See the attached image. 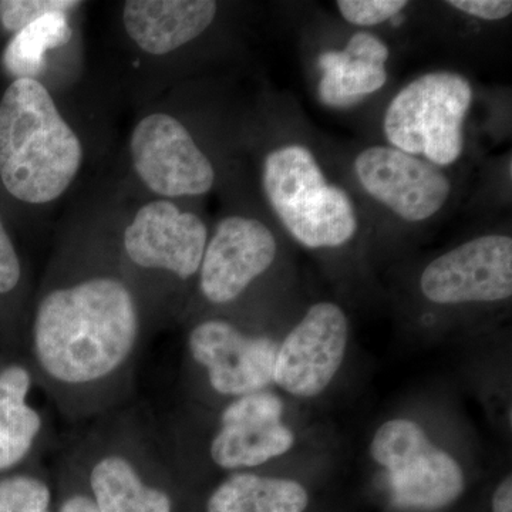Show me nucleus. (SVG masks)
Returning a JSON list of instances; mask_svg holds the SVG:
<instances>
[{
  "label": "nucleus",
  "mask_w": 512,
  "mask_h": 512,
  "mask_svg": "<svg viewBox=\"0 0 512 512\" xmlns=\"http://www.w3.org/2000/svg\"><path fill=\"white\" fill-rule=\"evenodd\" d=\"M30 389L28 370L9 366L0 372V410L25 404Z\"/></svg>",
  "instance_id": "a878e982"
},
{
  "label": "nucleus",
  "mask_w": 512,
  "mask_h": 512,
  "mask_svg": "<svg viewBox=\"0 0 512 512\" xmlns=\"http://www.w3.org/2000/svg\"><path fill=\"white\" fill-rule=\"evenodd\" d=\"M262 185L272 210L303 247L336 248L355 237L357 217L348 192L326 181L308 148L291 144L269 153Z\"/></svg>",
  "instance_id": "7ed1b4c3"
},
{
  "label": "nucleus",
  "mask_w": 512,
  "mask_h": 512,
  "mask_svg": "<svg viewBox=\"0 0 512 512\" xmlns=\"http://www.w3.org/2000/svg\"><path fill=\"white\" fill-rule=\"evenodd\" d=\"M82 6L79 0H0V25L16 35L43 16L76 13Z\"/></svg>",
  "instance_id": "4be33fe9"
},
{
  "label": "nucleus",
  "mask_w": 512,
  "mask_h": 512,
  "mask_svg": "<svg viewBox=\"0 0 512 512\" xmlns=\"http://www.w3.org/2000/svg\"><path fill=\"white\" fill-rule=\"evenodd\" d=\"M82 137L45 83L15 79L0 99V181L15 200L49 208L82 173Z\"/></svg>",
  "instance_id": "f03ea898"
},
{
  "label": "nucleus",
  "mask_w": 512,
  "mask_h": 512,
  "mask_svg": "<svg viewBox=\"0 0 512 512\" xmlns=\"http://www.w3.org/2000/svg\"><path fill=\"white\" fill-rule=\"evenodd\" d=\"M188 350L195 363L207 370L212 389L222 396L261 392L274 383L275 340L245 335L227 320L208 319L194 326Z\"/></svg>",
  "instance_id": "9d476101"
},
{
  "label": "nucleus",
  "mask_w": 512,
  "mask_h": 512,
  "mask_svg": "<svg viewBox=\"0 0 512 512\" xmlns=\"http://www.w3.org/2000/svg\"><path fill=\"white\" fill-rule=\"evenodd\" d=\"M217 13L212 0H128L121 3L120 26L131 49L158 62L204 35Z\"/></svg>",
  "instance_id": "f8f14e48"
},
{
  "label": "nucleus",
  "mask_w": 512,
  "mask_h": 512,
  "mask_svg": "<svg viewBox=\"0 0 512 512\" xmlns=\"http://www.w3.org/2000/svg\"><path fill=\"white\" fill-rule=\"evenodd\" d=\"M284 402L278 394L261 392L235 397L221 413V427L258 426V424L281 423Z\"/></svg>",
  "instance_id": "412c9836"
},
{
  "label": "nucleus",
  "mask_w": 512,
  "mask_h": 512,
  "mask_svg": "<svg viewBox=\"0 0 512 512\" xmlns=\"http://www.w3.org/2000/svg\"><path fill=\"white\" fill-rule=\"evenodd\" d=\"M309 501L299 481L237 473L215 488L207 512H305Z\"/></svg>",
  "instance_id": "4468645a"
},
{
  "label": "nucleus",
  "mask_w": 512,
  "mask_h": 512,
  "mask_svg": "<svg viewBox=\"0 0 512 512\" xmlns=\"http://www.w3.org/2000/svg\"><path fill=\"white\" fill-rule=\"evenodd\" d=\"M49 485L29 476L0 481V512H50Z\"/></svg>",
  "instance_id": "5701e85b"
},
{
  "label": "nucleus",
  "mask_w": 512,
  "mask_h": 512,
  "mask_svg": "<svg viewBox=\"0 0 512 512\" xmlns=\"http://www.w3.org/2000/svg\"><path fill=\"white\" fill-rule=\"evenodd\" d=\"M447 5L483 20H501L512 12L510 0H450Z\"/></svg>",
  "instance_id": "bb28decb"
},
{
  "label": "nucleus",
  "mask_w": 512,
  "mask_h": 512,
  "mask_svg": "<svg viewBox=\"0 0 512 512\" xmlns=\"http://www.w3.org/2000/svg\"><path fill=\"white\" fill-rule=\"evenodd\" d=\"M360 184L403 220H429L446 204L451 184L439 167L394 147L366 148L356 157Z\"/></svg>",
  "instance_id": "9b49d317"
},
{
  "label": "nucleus",
  "mask_w": 512,
  "mask_h": 512,
  "mask_svg": "<svg viewBox=\"0 0 512 512\" xmlns=\"http://www.w3.org/2000/svg\"><path fill=\"white\" fill-rule=\"evenodd\" d=\"M319 67L323 73L319 82V97L330 107L355 104L367 94L382 89L387 82L384 64L357 59L345 50L322 53Z\"/></svg>",
  "instance_id": "a211bd4d"
},
{
  "label": "nucleus",
  "mask_w": 512,
  "mask_h": 512,
  "mask_svg": "<svg viewBox=\"0 0 512 512\" xmlns=\"http://www.w3.org/2000/svg\"><path fill=\"white\" fill-rule=\"evenodd\" d=\"M430 302L458 305L507 301L512 295V239L484 235L431 261L420 278Z\"/></svg>",
  "instance_id": "6e6552de"
},
{
  "label": "nucleus",
  "mask_w": 512,
  "mask_h": 512,
  "mask_svg": "<svg viewBox=\"0 0 512 512\" xmlns=\"http://www.w3.org/2000/svg\"><path fill=\"white\" fill-rule=\"evenodd\" d=\"M349 320L336 303L319 302L278 346L274 383L299 399L328 389L345 362Z\"/></svg>",
  "instance_id": "0eeeda50"
},
{
  "label": "nucleus",
  "mask_w": 512,
  "mask_h": 512,
  "mask_svg": "<svg viewBox=\"0 0 512 512\" xmlns=\"http://www.w3.org/2000/svg\"><path fill=\"white\" fill-rule=\"evenodd\" d=\"M74 13H52L13 35L3 52V67L15 79L40 80L49 56L72 43Z\"/></svg>",
  "instance_id": "f3484780"
},
{
  "label": "nucleus",
  "mask_w": 512,
  "mask_h": 512,
  "mask_svg": "<svg viewBox=\"0 0 512 512\" xmlns=\"http://www.w3.org/2000/svg\"><path fill=\"white\" fill-rule=\"evenodd\" d=\"M430 443L426 430L416 421L392 419L377 429L370 443V457L390 473Z\"/></svg>",
  "instance_id": "6ab92c4d"
},
{
  "label": "nucleus",
  "mask_w": 512,
  "mask_h": 512,
  "mask_svg": "<svg viewBox=\"0 0 512 512\" xmlns=\"http://www.w3.org/2000/svg\"><path fill=\"white\" fill-rule=\"evenodd\" d=\"M128 161L138 183L153 198L184 200L214 188V164L190 128L165 106L148 109L131 127Z\"/></svg>",
  "instance_id": "39448f33"
},
{
  "label": "nucleus",
  "mask_w": 512,
  "mask_h": 512,
  "mask_svg": "<svg viewBox=\"0 0 512 512\" xmlns=\"http://www.w3.org/2000/svg\"><path fill=\"white\" fill-rule=\"evenodd\" d=\"M345 52L352 57H357V59H365L380 64L386 63L390 55L389 47L384 45L379 37L367 32H357L350 37Z\"/></svg>",
  "instance_id": "cd10ccee"
},
{
  "label": "nucleus",
  "mask_w": 512,
  "mask_h": 512,
  "mask_svg": "<svg viewBox=\"0 0 512 512\" xmlns=\"http://www.w3.org/2000/svg\"><path fill=\"white\" fill-rule=\"evenodd\" d=\"M295 434L284 423L221 427L211 441L210 456L224 470L262 466L292 450Z\"/></svg>",
  "instance_id": "dca6fc26"
},
{
  "label": "nucleus",
  "mask_w": 512,
  "mask_h": 512,
  "mask_svg": "<svg viewBox=\"0 0 512 512\" xmlns=\"http://www.w3.org/2000/svg\"><path fill=\"white\" fill-rule=\"evenodd\" d=\"M120 224V254L128 265L180 281L200 272L210 232L200 215L177 201L150 197Z\"/></svg>",
  "instance_id": "423d86ee"
},
{
  "label": "nucleus",
  "mask_w": 512,
  "mask_h": 512,
  "mask_svg": "<svg viewBox=\"0 0 512 512\" xmlns=\"http://www.w3.org/2000/svg\"><path fill=\"white\" fill-rule=\"evenodd\" d=\"M471 101L473 89L461 74H424L394 97L384 116V134L397 150L421 154L436 167L456 163Z\"/></svg>",
  "instance_id": "20e7f679"
},
{
  "label": "nucleus",
  "mask_w": 512,
  "mask_h": 512,
  "mask_svg": "<svg viewBox=\"0 0 512 512\" xmlns=\"http://www.w3.org/2000/svg\"><path fill=\"white\" fill-rule=\"evenodd\" d=\"M40 429L39 413L26 403L0 410V471L26 457Z\"/></svg>",
  "instance_id": "aec40b11"
},
{
  "label": "nucleus",
  "mask_w": 512,
  "mask_h": 512,
  "mask_svg": "<svg viewBox=\"0 0 512 512\" xmlns=\"http://www.w3.org/2000/svg\"><path fill=\"white\" fill-rule=\"evenodd\" d=\"M140 326V305L128 282L93 272L47 289L33 320V348L50 379L84 386L126 363Z\"/></svg>",
  "instance_id": "f257e3e1"
},
{
  "label": "nucleus",
  "mask_w": 512,
  "mask_h": 512,
  "mask_svg": "<svg viewBox=\"0 0 512 512\" xmlns=\"http://www.w3.org/2000/svg\"><path fill=\"white\" fill-rule=\"evenodd\" d=\"M59 512H100V510L93 498L77 494L64 500Z\"/></svg>",
  "instance_id": "c756f323"
},
{
  "label": "nucleus",
  "mask_w": 512,
  "mask_h": 512,
  "mask_svg": "<svg viewBox=\"0 0 512 512\" xmlns=\"http://www.w3.org/2000/svg\"><path fill=\"white\" fill-rule=\"evenodd\" d=\"M278 244L264 222L244 215L218 221L205 248L200 291L214 305L237 301L275 262Z\"/></svg>",
  "instance_id": "1a4fd4ad"
},
{
  "label": "nucleus",
  "mask_w": 512,
  "mask_h": 512,
  "mask_svg": "<svg viewBox=\"0 0 512 512\" xmlns=\"http://www.w3.org/2000/svg\"><path fill=\"white\" fill-rule=\"evenodd\" d=\"M90 487L100 512H173L168 494L144 483L131 461L119 454L94 464Z\"/></svg>",
  "instance_id": "2eb2a0df"
},
{
  "label": "nucleus",
  "mask_w": 512,
  "mask_h": 512,
  "mask_svg": "<svg viewBox=\"0 0 512 512\" xmlns=\"http://www.w3.org/2000/svg\"><path fill=\"white\" fill-rule=\"evenodd\" d=\"M406 0H339L343 18L357 26H375L393 19L406 8Z\"/></svg>",
  "instance_id": "b1692460"
},
{
  "label": "nucleus",
  "mask_w": 512,
  "mask_h": 512,
  "mask_svg": "<svg viewBox=\"0 0 512 512\" xmlns=\"http://www.w3.org/2000/svg\"><path fill=\"white\" fill-rule=\"evenodd\" d=\"M493 512H512V477H505L497 485L491 500Z\"/></svg>",
  "instance_id": "c85d7f7f"
},
{
  "label": "nucleus",
  "mask_w": 512,
  "mask_h": 512,
  "mask_svg": "<svg viewBox=\"0 0 512 512\" xmlns=\"http://www.w3.org/2000/svg\"><path fill=\"white\" fill-rule=\"evenodd\" d=\"M22 281V264L0 217V295L15 291Z\"/></svg>",
  "instance_id": "393cba45"
},
{
  "label": "nucleus",
  "mask_w": 512,
  "mask_h": 512,
  "mask_svg": "<svg viewBox=\"0 0 512 512\" xmlns=\"http://www.w3.org/2000/svg\"><path fill=\"white\" fill-rule=\"evenodd\" d=\"M389 481L397 504L424 511L456 503L466 488V477L456 458L433 443L390 471Z\"/></svg>",
  "instance_id": "ddd939ff"
}]
</instances>
